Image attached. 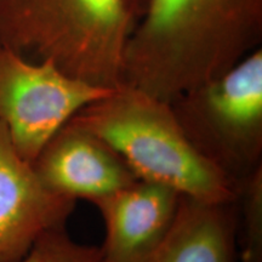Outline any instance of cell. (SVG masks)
<instances>
[{"instance_id":"cell-3","label":"cell","mask_w":262,"mask_h":262,"mask_svg":"<svg viewBox=\"0 0 262 262\" xmlns=\"http://www.w3.org/2000/svg\"><path fill=\"white\" fill-rule=\"evenodd\" d=\"M71 122L108 143L136 178L203 202H232L237 188L189 143L169 102L122 84Z\"/></svg>"},{"instance_id":"cell-1","label":"cell","mask_w":262,"mask_h":262,"mask_svg":"<svg viewBox=\"0 0 262 262\" xmlns=\"http://www.w3.org/2000/svg\"><path fill=\"white\" fill-rule=\"evenodd\" d=\"M262 0H148L123 84L171 102L261 48Z\"/></svg>"},{"instance_id":"cell-4","label":"cell","mask_w":262,"mask_h":262,"mask_svg":"<svg viewBox=\"0 0 262 262\" xmlns=\"http://www.w3.org/2000/svg\"><path fill=\"white\" fill-rule=\"evenodd\" d=\"M196 152L238 188L262 169V49L170 102Z\"/></svg>"},{"instance_id":"cell-9","label":"cell","mask_w":262,"mask_h":262,"mask_svg":"<svg viewBox=\"0 0 262 262\" xmlns=\"http://www.w3.org/2000/svg\"><path fill=\"white\" fill-rule=\"evenodd\" d=\"M238 198L203 202L182 195L171 227L137 262H237Z\"/></svg>"},{"instance_id":"cell-5","label":"cell","mask_w":262,"mask_h":262,"mask_svg":"<svg viewBox=\"0 0 262 262\" xmlns=\"http://www.w3.org/2000/svg\"><path fill=\"white\" fill-rule=\"evenodd\" d=\"M112 90L74 79L51 62L28 60L0 40V124L26 162L78 111Z\"/></svg>"},{"instance_id":"cell-2","label":"cell","mask_w":262,"mask_h":262,"mask_svg":"<svg viewBox=\"0 0 262 262\" xmlns=\"http://www.w3.org/2000/svg\"><path fill=\"white\" fill-rule=\"evenodd\" d=\"M148 0H0V40L93 86L123 84L124 56Z\"/></svg>"},{"instance_id":"cell-6","label":"cell","mask_w":262,"mask_h":262,"mask_svg":"<svg viewBox=\"0 0 262 262\" xmlns=\"http://www.w3.org/2000/svg\"><path fill=\"white\" fill-rule=\"evenodd\" d=\"M74 199L48 189L0 124V262H18L51 229L66 227Z\"/></svg>"},{"instance_id":"cell-8","label":"cell","mask_w":262,"mask_h":262,"mask_svg":"<svg viewBox=\"0 0 262 262\" xmlns=\"http://www.w3.org/2000/svg\"><path fill=\"white\" fill-rule=\"evenodd\" d=\"M181 194L163 183L137 180L119 191L93 199L106 237L101 262H137L171 227Z\"/></svg>"},{"instance_id":"cell-10","label":"cell","mask_w":262,"mask_h":262,"mask_svg":"<svg viewBox=\"0 0 262 262\" xmlns=\"http://www.w3.org/2000/svg\"><path fill=\"white\" fill-rule=\"evenodd\" d=\"M237 262H262V169L238 188Z\"/></svg>"},{"instance_id":"cell-7","label":"cell","mask_w":262,"mask_h":262,"mask_svg":"<svg viewBox=\"0 0 262 262\" xmlns=\"http://www.w3.org/2000/svg\"><path fill=\"white\" fill-rule=\"evenodd\" d=\"M31 165L45 187L74 201L91 202L139 180L108 143L71 120L49 139Z\"/></svg>"},{"instance_id":"cell-11","label":"cell","mask_w":262,"mask_h":262,"mask_svg":"<svg viewBox=\"0 0 262 262\" xmlns=\"http://www.w3.org/2000/svg\"><path fill=\"white\" fill-rule=\"evenodd\" d=\"M102 253L96 245L75 242L66 227L42 234L31 251L18 262H101Z\"/></svg>"}]
</instances>
